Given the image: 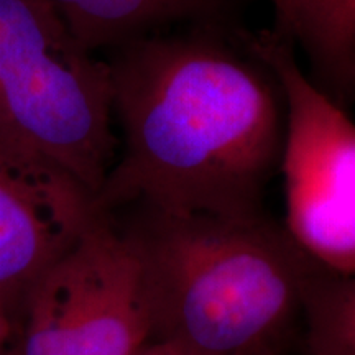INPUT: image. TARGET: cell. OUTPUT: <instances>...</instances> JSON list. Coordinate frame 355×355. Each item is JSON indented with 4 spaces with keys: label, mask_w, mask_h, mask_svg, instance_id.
<instances>
[{
    "label": "cell",
    "mask_w": 355,
    "mask_h": 355,
    "mask_svg": "<svg viewBox=\"0 0 355 355\" xmlns=\"http://www.w3.org/2000/svg\"><path fill=\"white\" fill-rule=\"evenodd\" d=\"M107 64L122 145L96 196L97 211L265 214L266 186L282 158L285 102L254 51L239 55L201 25L133 42Z\"/></svg>",
    "instance_id": "cell-1"
},
{
    "label": "cell",
    "mask_w": 355,
    "mask_h": 355,
    "mask_svg": "<svg viewBox=\"0 0 355 355\" xmlns=\"http://www.w3.org/2000/svg\"><path fill=\"white\" fill-rule=\"evenodd\" d=\"M125 209L127 224L112 220L139 260L152 343L181 355H275L319 268L285 225L266 214Z\"/></svg>",
    "instance_id": "cell-2"
},
{
    "label": "cell",
    "mask_w": 355,
    "mask_h": 355,
    "mask_svg": "<svg viewBox=\"0 0 355 355\" xmlns=\"http://www.w3.org/2000/svg\"><path fill=\"white\" fill-rule=\"evenodd\" d=\"M0 122L94 196L114 165L109 64L46 0H0Z\"/></svg>",
    "instance_id": "cell-3"
},
{
    "label": "cell",
    "mask_w": 355,
    "mask_h": 355,
    "mask_svg": "<svg viewBox=\"0 0 355 355\" xmlns=\"http://www.w3.org/2000/svg\"><path fill=\"white\" fill-rule=\"evenodd\" d=\"M285 102L278 173L285 181V229L314 263L355 273V122L311 79L295 50L261 35L250 43Z\"/></svg>",
    "instance_id": "cell-4"
},
{
    "label": "cell",
    "mask_w": 355,
    "mask_h": 355,
    "mask_svg": "<svg viewBox=\"0 0 355 355\" xmlns=\"http://www.w3.org/2000/svg\"><path fill=\"white\" fill-rule=\"evenodd\" d=\"M150 343L139 260L112 217L97 211L26 296L7 355H140Z\"/></svg>",
    "instance_id": "cell-5"
},
{
    "label": "cell",
    "mask_w": 355,
    "mask_h": 355,
    "mask_svg": "<svg viewBox=\"0 0 355 355\" xmlns=\"http://www.w3.org/2000/svg\"><path fill=\"white\" fill-rule=\"evenodd\" d=\"M96 214L76 178L0 122V308L13 327L33 286Z\"/></svg>",
    "instance_id": "cell-6"
},
{
    "label": "cell",
    "mask_w": 355,
    "mask_h": 355,
    "mask_svg": "<svg viewBox=\"0 0 355 355\" xmlns=\"http://www.w3.org/2000/svg\"><path fill=\"white\" fill-rule=\"evenodd\" d=\"M272 35L308 58V76L337 104L355 97V0H272Z\"/></svg>",
    "instance_id": "cell-7"
},
{
    "label": "cell",
    "mask_w": 355,
    "mask_h": 355,
    "mask_svg": "<svg viewBox=\"0 0 355 355\" xmlns=\"http://www.w3.org/2000/svg\"><path fill=\"white\" fill-rule=\"evenodd\" d=\"M69 33L96 53L159 35L178 21H216L222 0H46Z\"/></svg>",
    "instance_id": "cell-8"
},
{
    "label": "cell",
    "mask_w": 355,
    "mask_h": 355,
    "mask_svg": "<svg viewBox=\"0 0 355 355\" xmlns=\"http://www.w3.org/2000/svg\"><path fill=\"white\" fill-rule=\"evenodd\" d=\"M301 321L308 355H355V273L319 266L306 293Z\"/></svg>",
    "instance_id": "cell-9"
},
{
    "label": "cell",
    "mask_w": 355,
    "mask_h": 355,
    "mask_svg": "<svg viewBox=\"0 0 355 355\" xmlns=\"http://www.w3.org/2000/svg\"><path fill=\"white\" fill-rule=\"evenodd\" d=\"M13 339V322L0 308V355H7Z\"/></svg>",
    "instance_id": "cell-10"
},
{
    "label": "cell",
    "mask_w": 355,
    "mask_h": 355,
    "mask_svg": "<svg viewBox=\"0 0 355 355\" xmlns=\"http://www.w3.org/2000/svg\"><path fill=\"white\" fill-rule=\"evenodd\" d=\"M140 355H181V354L163 343H150L144 350H141Z\"/></svg>",
    "instance_id": "cell-11"
},
{
    "label": "cell",
    "mask_w": 355,
    "mask_h": 355,
    "mask_svg": "<svg viewBox=\"0 0 355 355\" xmlns=\"http://www.w3.org/2000/svg\"><path fill=\"white\" fill-rule=\"evenodd\" d=\"M222 2H225V3H227V0H222Z\"/></svg>",
    "instance_id": "cell-12"
}]
</instances>
